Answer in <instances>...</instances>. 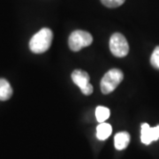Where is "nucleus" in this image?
Listing matches in <instances>:
<instances>
[{"mask_svg": "<svg viewBox=\"0 0 159 159\" xmlns=\"http://www.w3.org/2000/svg\"><path fill=\"white\" fill-rule=\"evenodd\" d=\"M53 39V34L50 29H42L33 35L29 42V48L32 52L39 54L50 49Z\"/></svg>", "mask_w": 159, "mask_h": 159, "instance_id": "f257e3e1", "label": "nucleus"}, {"mask_svg": "<svg viewBox=\"0 0 159 159\" xmlns=\"http://www.w3.org/2000/svg\"><path fill=\"white\" fill-rule=\"evenodd\" d=\"M123 78H124V74L119 69L113 68L108 71L103 75L100 84L102 94L108 95L115 90V89L123 80Z\"/></svg>", "mask_w": 159, "mask_h": 159, "instance_id": "f03ea898", "label": "nucleus"}, {"mask_svg": "<svg viewBox=\"0 0 159 159\" xmlns=\"http://www.w3.org/2000/svg\"><path fill=\"white\" fill-rule=\"evenodd\" d=\"M92 43V35L89 32L83 30H75L69 36V48L73 51H80L82 48L90 45Z\"/></svg>", "mask_w": 159, "mask_h": 159, "instance_id": "7ed1b4c3", "label": "nucleus"}, {"mask_svg": "<svg viewBox=\"0 0 159 159\" xmlns=\"http://www.w3.org/2000/svg\"><path fill=\"white\" fill-rule=\"evenodd\" d=\"M110 50L116 57H125L128 54L129 46L125 36L120 33L112 34L110 39Z\"/></svg>", "mask_w": 159, "mask_h": 159, "instance_id": "20e7f679", "label": "nucleus"}, {"mask_svg": "<svg viewBox=\"0 0 159 159\" xmlns=\"http://www.w3.org/2000/svg\"><path fill=\"white\" fill-rule=\"evenodd\" d=\"M72 80L80 89L85 96H89L93 93V86L89 83V75L82 70H74L72 74Z\"/></svg>", "mask_w": 159, "mask_h": 159, "instance_id": "39448f33", "label": "nucleus"}, {"mask_svg": "<svg viewBox=\"0 0 159 159\" xmlns=\"http://www.w3.org/2000/svg\"><path fill=\"white\" fill-rule=\"evenodd\" d=\"M159 139V125L156 127H150L148 124L144 123L142 125L141 140L142 143L148 145L154 141Z\"/></svg>", "mask_w": 159, "mask_h": 159, "instance_id": "423d86ee", "label": "nucleus"}, {"mask_svg": "<svg viewBox=\"0 0 159 159\" xmlns=\"http://www.w3.org/2000/svg\"><path fill=\"white\" fill-rule=\"evenodd\" d=\"M130 142V135L126 132H121L117 134L114 137V145L118 150L125 149Z\"/></svg>", "mask_w": 159, "mask_h": 159, "instance_id": "0eeeda50", "label": "nucleus"}, {"mask_svg": "<svg viewBox=\"0 0 159 159\" xmlns=\"http://www.w3.org/2000/svg\"><path fill=\"white\" fill-rule=\"evenodd\" d=\"M12 96V89L5 79H0V101H6Z\"/></svg>", "mask_w": 159, "mask_h": 159, "instance_id": "6e6552de", "label": "nucleus"}, {"mask_svg": "<svg viewBox=\"0 0 159 159\" xmlns=\"http://www.w3.org/2000/svg\"><path fill=\"white\" fill-rule=\"evenodd\" d=\"M111 132H112L111 125L103 122L97 127V136L99 140L104 141L111 134Z\"/></svg>", "mask_w": 159, "mask_h": 159, "instance_id": "1a4fd4ad", "label": "nucleus"}, {"mask_svg": "<svg viewBox=\"0 0 159 159\" xmlns=\"http://www.w3.org/2000/svg\"><path fill=\"white\" fill-rule=\"evenodd\" d=\"M96 117L99 123L105 122L110 117V110L103 106H98L96 110Z\"/></svg>", "mask_w": 159, "mask_h": 159, "instance_id": "9d476101", "label": "nucleus"}, {"mask_svg": "<svg viewBox=\"0 0 159 159\" xmlns=\"http://www.w3.org/2000/svg\"><path fill=\"white\" fill-rule=\"evenodd\" d=\"M125 0H101L102 4L103 6L109 8H115L122 6L125 3Z\"/></svg>", "mask_w": 159, "mask_h": 159, "instance_id": "9b49d317", "label": "nucleus"}, {"mask_svg": "<svg viewBox=\"0 0 159 159\" xmlns=\"http://www.w3.org/2000/svg\"><path fill=\"white\" fill-rule=\"evenodd\" d=\"M150 63L152 66L159 70V46L156 47L150 57Z\"/></svg>", "mask_w": 159, "mask_h": 159, "instance_id": "f8f14e48", "label": "nucleus"}]
</instances>
